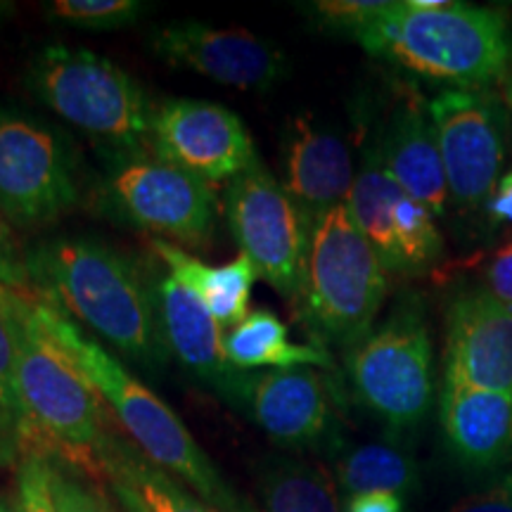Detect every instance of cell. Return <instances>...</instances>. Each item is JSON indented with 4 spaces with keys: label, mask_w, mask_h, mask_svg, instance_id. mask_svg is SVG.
<instances>
[{
    "label": "cell",
    "mask_w": 512,
    "mask_h": 512,
    "mask_svg": "<svg viewBox=\"0 0 512 512\" xmlns=\"http://www.w3.org/2000/svg\"><path fill=\"white\" fill-rule=\"evenodd\" d=\"M0 290L31 294L27 264H24V259L19 256L8 228H5L3 214H0Z\"/></svg>",
    "instance_id": "31"
},
{
    "label": "cell",
    "mask_w": 512,
    "mask_h": 512,
    "mask_svg": "<svg viewBox=\"0 0 512 512\" xmlns=\"http://www.w3.org/2000/svg\"><path fill=\"white\" fill-rule=\"evenodd\" d=\"M486 216H489L491 226H501V223H512V171L501 176L491 192L489 202H486Z\"/></svg>",
    "instance_id": "35"
},
{
    "label": "cell",
    "mask_w": 512,
    "mask_h": 512,
    "mask_svg": "<svg viewBox=\"0 0 512 512\" xmlns=\"http://www.w3.org/2000/svg\"><path fill=\"white\" fill-rule=\"evenodd\" d=\"M102 465L119 501L138 505L143 512H216L174 475L152 463L140 448L112 434L102 453Z\"/></svg>",
    "instance_id": "22"
},
{
    "label": "cell",
    "mask_w": 512,
    "mask_h": 512,
    "mask_svg": "<svg viewBox=\"0 0 512 512\" xmlns=\"http://www.w3.org/2000/svg\"><path fill=\"white\" fill-rule=\"evenodd\" d=\"M344 512H406V498L387 491L349 496Z\"/></svg>",
    "instance_id": "34"
},
{
    "label": "cell",
    "mask_w": 512,
    "mask_h": 512,
    "mask_svg": "<svg viewBox=\"0 0 512 512\" xmlns=\"http://www.w3.org/2000/svg\"><path fill=\"white\" fill-rule=\"evenodd\" d=\"M152 155L207 183L233 181L259 164L252 136L235 112L209 100L171 98L152 112Z\"/></svg>",
    "instance_id": "14"
},
{
    "label": "cell",
    "mask_w": 512,
    "mask_h": 512,
    "mask_svg": "<svg viewBox=\"0 0 512 512\" xmlns=\"http://www.w3.org/2000/svg\"><path fill=\"white\" fill-rule=\"evenodd\" d=\"M354 396L392 434L420 427L434 399V351L425 309L406 297L377 328L347 349Z\"/></svg>",
    "instance_id": "7"
},
{
    "label": "cell",
    "mask_w": 512,
    "mask_h": 512,
    "mask_svg": "<svg viewBox=\"0 0 512 512\" xmlns=\"http://www.w3.org/2000/svg\"><path fill=\"white\" fill-rule=\"evenodd\" d=\"M387 299V268L339 204L316 223L299 292V323L313 344L351 349L373 330Z\"/></svg>",
    "instance_id": "6"
},
{
    "label": "cell",
    "mask_w": 512,
    "mask_h": 512,
    "mask_svg": "<svg viewBox=\"0 0 512 512\" xmlns=\"http://www.w3.org/2000/svg\"><path fill=\"white\" fill-rule=\"evenodd\" d=\"M17 347L12 323L0 299V467L19 463V408L15 389Z\"/></svg>",
    "instance_id": "26"
},
{
    "label": "cell",
    "mask_w": 512,
    "mask_h": 512,
    "mask_svg": "<svg viewBox=\"0 0 512 512\" xmlns=\"http://www.w3.org/2000/svg\"><path fill=\"white\" fill-rule=\"evenodd\" d=\"M121 505H124L126 512H143V510L138 508V505H133V503H128V501H121Z\"/></svg>",
    "instance_id": "39"
},
{
    "label": "cell",
    "mask_w": 512,
    "mask_h": 512,
    "mask_svg": "<svg viewBox=\"0 0 512 512\" xmlns=\"http://www.w3.org/2000/svg\"><path fill=\"white\" fill-rule=\"evenodd\" d=\"M230 406L283 448H320L337 441L335 384L313 368L242 370Z\"/></svg>",
    "instance_id": "13"
},
{
    "label": "cell",
    "mask_w": 512,
    "mask_h": 512,
    "mask_svg": "<svg viewBox=\"0 0 512 512\" xmlns=\"http://www.w3.org/2000/svg\"><path fill=\"white\" fill-rule=\"evenodd\" d=\"M354 38L375 60L458 88L501 81L512 62L508 17L451 0L434 10L413 0L387 3Z\"/></svg>",
    "instance_id": "4"
},
{
    "label": "cell",
    "mask_w": 512,
    "mask_h": 512,
    "mask_svg": "<svg viewBox=\"0 0 512 512\" xmlns=\"http://www.w3.org/2000/svg\"><path fill=\"white\" fill-rule=\"evenodd\" d=\"M448 197L465 214L486 209L505 159V102L486 88H446L427 102Z\"/></svg>",
    "instance_id": "10"
},
{
    "label": "cell",
    "mask_w": 512,
    "mask_h": 512,
    "mask_svg": "<svg viewBox=\"0 0 512 512\" xmlns=\"http://www.w3.org/2000/svg\"><path fill=\"white\" fill-rule=\"evenodd\" d=\"M152 302L166 354L176 356L188 373L209 384L230 403L242 370L228 363L223 349L226 335L207 304L174 275L157 280L152 287Z\"/></svg>",
    "instance_id": "17"
},
{
    "label": "cell",
    "mask_w": 512,
    "mask_h": 512,
    "mask_svg": "<svg viewBox=\"0 0 512 512\" xmlns=\"http://www.w3.org/2000/svg\"><path fill=\"white\" fill-rule=\"evenodd\" d=\"M110 197L133 226L190 247L207 245L219 216L211 183L155 155L121 164Z\"/></svg>",
    "instance_id": "12"
},
{
    "label": "cell",
    "mask_w": 512,
    "mask_h": 512,
    "mask_svg": "<svg viewBox=\"0 0 512 512\" xmlns=\"http://www.w3.org/2000/svg\"><path fill=\"white\" fill-rule=\"evenodd\" d=\"M34 297L91 328L121 356L143 368H159L166 347L152 290L136 266L98 240H53L27 259Z\"/></svg>",
    "instance_id": "2"
},
{
    "label": "cell",
    "mask_w": 512,
    "mask_h": 512,
    "mask_svg": "<svg viewBox=\"0 0 512 512\" xmlns=\"http://www.w3.org/2000/svg\"><path fill=\"white\" fill-rule=\"evenodd\" d=\"M0 512H17L15 501H12V498H8V496L0 494Z\"/></svg>",
    "instance_id": "37"
},
{
    "label": "cell",
    "mask_w": 512,
    "mask_h": 512,
    "mask_svg": "<svg viewBox=\"0 0 512 512\" xmlns=\"http://www.w3.org/2000/svg\"><path fill=\"white\" fill-rule=\"evenodd\" d=\"M15 508L17 512H57L53 496V463L48 458H19Z\"/></svg>",
    "instance_id": "28"
},
{
    "label": "cell",
    "mask_w": 512,
    "mask_h": 512,
    "mask_svg": "<svg viewBox=\"0 0 512 512\" xmlns=\"http://www.w3.org/2000/svg\"><path fill=\"white\" fill-rule=\"evenodd\" d=\"M226 221L240 254L252 261L261 280L287 299L302 292L311 247V223L264 164H254L228 183Z\"/></svg>",
    "instance_id": "8"
},
{
    "label": "cell",
    "mask_w": 512,
    "mask_h": 512,
    "mask_svg": "<svg viewBox=\"0 0 512 512\" xmlns=\"http://www.w3.org/2000/svg\"><path fill=\"white\" fill-rule=\"evenodd\" d=\"M29 299L41 328L91 382L100 399L110 403L121 427L152 463L174 475L178 482L188 484L216 512H254L221 477L183 420L152 389L128 373L124 363L102 347L98 339L86 335L74 318L43 299Z\"/></svg>",
    "instance_id": "3"
},
{
    "label": "cell",
    "mask_w": 512,
    "mask_h": 512,
    "mask_svg": "<svg viewBox=\"0 0 512 512\" xmlns=\"http://www.w3.org/2000/svg\"><path fill=\"white\" fill-rule=\"evenodd\" d=\"M444 380L512 396V306L486 287L460 290L448 304Z\"/></svg>",
    "instance_id": "16"
},
{
    "label": "cell",
    "mask_w": 512,
    "mask_h": 512,
    "mask_svg": "<svg viewBox=\"0 0 512 512\" xmlns=\"http://www.w3.org/2000/svg\"><path fill=\"white\" fill-rule=\"evenodd\" d=\"M283 140V185L316 228L325 214L347 204L356 178L354 157L347 140L313 124L311 117H294Z\"/></svg>",
    "instance_id": "18"
},
{
    "label": "cell",
    "mask_w": 512,
    "mask_h": 512,
    "mask_svg": "<svg viewBox=\"0 0 512 512\" xmlns=\"http://www.w3.org/2000/svg\"><path fill=\"white\" fill-rule=\"evenodd\" d=\"M79 202L74 162L53 128L0 107V214L12 226L43 228Z\"/></svg>",
    "instance_id": "9"
},
{
    "label": "cell",
    "mask_w": 512,
    "mask_h": 512,
    "mask_svg": "<svg viewBox=\"0 0 512 512\" xmlns=\"http://www.w3.org/2000/svg\"><path fill=\"white\" fill-rule=\"evenodd\" d=\"M53 496L57 512H114L100 491L83 484L74 472L60 463H53Z\"/></svg>",
    "instance_id": "30"
},
{
    "label": "cell",
    "mask_w": 512,
    "mask_h": 512,
    "mask_svg": "<svg viewBox=\"0 0 512 512\" xmlns=\"http://www.w3.org/2000/svg\"><path fill=\"white\" fill-rule=\"evenodd\" d=\"M503 102H505V107H508V114L512 121V79L505 81V86H503Z\"/></svg>",
    "instance_id": "36"
},
{
    "label": "cell",
    "mask_w": 512,
    "mask_h": 512,
    "mask_svg": "<svg viewBox=\"0 0 512 512\" xmlns=\"http://www.w3.org/2000/svg\"><path fill=\"white\" fill-rule=\"evenodd\" d=\"M226 358L238 370H290V368H335L330 351L320 344L290 342V330L275 313L266 309L249 311L223 339Z\"/></svg>",
    "instance_id": "23"
},
{
    "label": "cell",
    "mask_w": 512,
    "mask_h": 512,
    "mask_svg": "<svg viewBox=\"0 0 512 512\" xmlns=\"http://www.w3.org/2000/svg\"><path fill=\"white\" fill-rule=\"evenodd\" d=\"M482 287H486L496 299H501L503 304L512 306V240L503 242L489 256V264L484 268Z\"/></svg>",
    "instance_id": "33"
},
{
    "label": "cell",
    "mask_w": 512,
    "mask_h": 512,
    "mask_svg": "<svg viewBox=\"0 0 512 512\" xmlns=\"http://www.w3.org/2000/svg\"><path fill=\"white\" fill-rule=\"evenodd\" d=\"M439 420L448 451L467 470H496L512 458V396L444 380Z\"/></svg>",
    "instance_id": "20"
},
{
    "label": "cell",
    "mask_w": 512,
    "mask_h": 512,
    "mask_svg": "<svg viewBox=\"0 0 512 512\" xmlns=\"http://www.w3.org/2000/svg\"><path fill=\"white\" fill-rule=\"evenodd\" d=\"M347 209L387 273H427L444 256V238L434 214L394 181L382 162L375 136L363 138L361 169L349 192Z\"/></svg>",
    "instance_id": "11"
},
{
    "label": "cell",
    "mask_w": 512,
    "mask_h": 512,
    "mask_svg": "<svg viewBox=\"0 0 512 512\" xmlns=\"http://www.w3.org/2000/svg\"><path fill=\"white\" fill-rule=\"evenodd\" d=\"M57 22L88 31H117L136 24L147 5L138 0H53L46 5Z\"/></svg>",
    "instance_id": "27"
},
{
    "label": "cell",
    "mask_w": 512,
    "mask_h": 512,
    "mask_svg": "<svg viewBox=\"0 0 512 512\" xmlns=\"http://www.w3.org/2000/svg\"><path fill=\"white\" fill-rule=\"evenodd\" d=\"M150 247L169 266L171 275L207 304L221 328L233 330L247 318L249 294H252V285L259 273L245 254H240L226 266H209L162 238H152Z\"/></svg>",
    "instance_id": "21"
},
{
    "label": "cell",
    "mask_w": 512,
    "mask_h": 512,
    "mask_svg": "<svg viewBox=\"0 0 512 512\" xmlns=\"http://www.w3.org/2000/svg\"><path fill=\"white\" fill-rule=\"evenodd\" d=\"M448 512H512V470L477 494L460 498Z\"/></svg>",
    "instance_id": "32"
},
{
    "label": "cell",
    "mask_w": 512,
    "mask_h": 512,
    "mask_svg": "<svg viewBox=\"0 0 512 512\" xmlns=\"http://www.w3.org/2000/svg\"><path fill=\"white\" fill-rule=\"evenodd\" d=\"M150 48L178 69L240 91H271L290 72V60L283 50L247 29L171 22L152 31Z\"/></svg>",
    "instance_id": "15"
},
{
    "label": "cell",
    "mask_w": 512,
    "mask_h": 512,
    "mask_svg": "<svg viewBox=\"0 0 512 512\" xmlns=\"http://www.w3.org/2000/svg\"><path fill=\"white\" fill-rule=\"evenodd\" d=\"M27 86L57 117L91 136L121 162L152 155V112L140 83L119 64L55 43L29 62Z\"/></svg>",
    "instance_id": "5"
},
{
    "label": "cell",
    "mask_w": 512,
    "mask_h": 512,
    "mask_svg": "<svg viewBox=\"0 0 512 512\" xmlns=\"http://www.w3.org/2000/svg\"><path fill=\"white\" fill-rule=\"evenodd\" d=\"M12 10H15V5L12 3H0V24L5 22L12 15Z\"/></svg>",
    "instance_id": "38"
},
{
    "label": "cell",
    "mask_w": 512,
    "mask_h": 512,
    "mask_svg": "<svg viewBox=\"0 0 512 512\" xmlns=\"http://www.w3.org/2000/svg\"><path fill=\"white\" fill-rule=\"evenodd\" d=\"M337 484L349 496L375 494H411L418 489L420 475L415 460L406 451L392 444H363L351 448L337 460Z\"/></svg>",
    "instance_id": "25"
},
{
    "label": "cell",
    "mask_w": 512,
    "mask_h": 512,
    "mask_svg": "<svg viewBox=\"0 0 512 512\" xmlns=\"http://www.w3.org/2000/svg\"><path fill=\"white\" fill-rule=\"evenodd\" d=\"M377 147L387 171L413 200L425 204L434 216L448 214V185L441 164L427 102L418 91L406 88L377 131Z\"/></svg>",
    "instance_id": "19"
},
{
    "label": "cell",
    "mask_w": 512,
    "mask_h": 512,
    "mask_svg": "<svg viewBox=\"0 0 512 512\" xmlns=\"http://www.w3.org/2000/svg\"><path fill=\"white\" fill-rule=\"evenodd\" d=\"M313 17L318 19L320 27L347 31L356 36L370 19H375L387 8V3L377 0H318V3L306 5Z\"/></svg>",
    "instance_id": "29"
},
{
    "label": "cell",
    "mask_w": 512,
    "mask_h": 512,
    "mask_svg": "<svg viewBox=\"0 0 512 512\" xmlns=\"http://www.w3.org/2000/svg\"><path fill=\"white\" fill-rule=\"evenodd\" d=\"M0 299L17 347L19 458L41 456L93 479L105 477L102 453L110 432L102 427L98 392L41 328L27 294L0 290Z\"/></svg>",
    "instance_id": "1"
},
{
    "label": "cell",
    "mask_w": 512,
    "mask_h": 512,
    "mask_svg": "<svg viewBox=\"0 0 512 512\" xmlns=\"http://www.w3.org/2000/svg\"><path fill=\"white\" fill-rule=\"evenodd\" d=\"M261 512H339L337 479L323 465L271 458L259 470Z\"/></svg>",
    "instance_id": "24"
}]
</instances>
